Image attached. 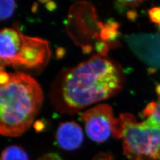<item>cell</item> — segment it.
Wrapping results in <instances>:
<instances>
[{"label": "cell", "instance_id": "1", "mask_svg": "<svg viewBox=\"0 0 160 160\" xmlns=\"http://www.w3.org/2000/svg\"><path fill=\"white\" fill-rule=\"evenodd\" d=\"M123 82L120 65L106 55H96L58 75L51 86L50 99L58 112L74 114L114 96Z\"/></svg>", "mask_w": 160, "mask_h": 160}, {"label": "cell", "instance_id": "2", "mask_svg": "<svg viewBox=\"0 0 160 160\" xmlns=\"http://www.w3.org/2000/svg\"><path fill=\"white\" fill-rule=\"evenodd\" d=\"M43 94L39 84L25 73H8L0 88V133L17 137L26 131L40 110Z\"/></svg>", "mask_w": 160, "mask_h": 160}, {"label": "cell", "instance_id": "3", "mask_svg": "<svg viewBox=\"0 0 160 160\" xmlns=\"http://www.w3.org/2000/svg\"><path fill=\"white\" fill-rule=\"evenodd\" d=\"M51 55L47 40L24 35L16 27L5 28L0 32L1 67L40 69L48 64Z\"/></svg>", "mask_w": 160, "mask_h": 160}, {"label": "cell", "instance_id": "4", "mask_svg": "<svg viewBox=\"0 0 160 160\" xmlns=\"http://www.w3.org/2000/svg\"><path fill=\"white\" fill-rule=\"evenodd\" d=\"M124 153L130 160H160V128L137 122L131 113L119 116Z\"/></svg>", "mask_w": 160, "mask_h": 160}, {"label": "cell", "instance_id": "5", "mask_svg": "<svg viewBox=\"0 0 160 160\" xmlns=\"http://www.w3.org/2000/svg\"><path fill=\"white\" fill-rule=\"evenodd\" d=\"M85 124L86 132L93 141L101 143L114 136L118 119L114 117L112 108L102 104L88 109L81 115Z\"/></svg>", "mask_w": 160, "mask_h": 160}, {"label": "cell", "instance_id": "6", "mask_svg": "<svg viewBox=\"0 0 160 160\" xmlns=\"http://www.w3.org/2000/svg\"><path fill=\"white\" fill-rule=\"evenodd\" d=\"M56 139L58 145L65 150L78 148L83 142V132L80 125L74 121L62 123L58 128Z\"/></svg>", "mask_w": 160, "mask_h": 160}, {"label": "cell", "instance_id": "7", "mask_svg": "<svg viewBox=\"0 0 160 160\" xmlns=\"http://www.w3.org/2000/svg\"><path fill=\"white\" fill-rule=\"evenodd\" d=\"M1 160H29V157L22 147L12 145L2 151Z\"/></svg>", "mask_w": 160, "mask_h": 160}, {"label": "cell", "instance_id": "8", "mask_svg": "<svg viewBox=\"0 0 160 160\" xmlns=\"http://www.w3.org/2000/svg\"><path fill=\"white\" fill-rule=\"evenodd\" d=\"M16 4L14 1L1 0L0 2V19L5 20L12 16L13 14Z\"/></svg>", "mask_w": 160, "mask_h": 160}, {"label": "cell", "instance_id": "9", "mask_svg": "<svg viewBox=\"0 0 160 160\" xmlns=\"http://www.w3.org/2000/svg\"><path fill=\"white\" fill-rule=\"evenodd\" d=\"M145 121L151 125L160 128V96H159L158 100L157 102V108L154 114L149 116Z\"/></svg>", "mask_w": 160, "mask_h": 160}, {"label": "cell", "instance_id": "10", "mask_svg": "<svg viewBox=\"0 0 160 160\" xmlns=\"http://www.w3.org/2000/svg\"><path fill=\"white\" fill-rule=\"evenodd\" d=\"M143 1H118L116 2L118 8L122 10L126 7H136L143 3Z\"/></svg>", "mask_w": 160, "mask_h": 160}, {"label": "cell", "instance_id": "11", "mask_svg": "<svg viewBox=\"0 0 160 160\" xmlns=\"http://www.w3.org/2000/svg\"><path fill=\"white\" fill-rule=\"evenodd\" d=\"M149 17L152 22L160 24V7H154L148 11Z\"/></svg>", "mask_w": 160, "mask_h": 160}, {"label": "cell", "instance_id": "12", "mask_svg": "<svg viewBox=\"0 0 160 160\" xmlns=\"http://www.w3.org/2000/svg\"><path fill=\"white\" fill-rule=\"evenodd\" d=\"M157 108V102H151L148 103L146 108L143 109L142 112V115L144 117H148L151 116L154 113Z\"/></svg>", "mask_w": 160, "mask_h": 160}, {"label": "cell", "instance_id": "13", "mask_svg": "<svg viewBox=\"0 0 160 160\" xmlns=\"http://www.w3.org/2000/svg\"><path fill=\"white\" fill-rule=\"evenodd\" d=\"M39 160H61V158L55 154H49L43 156Z\"/></svg>", "mask_w": 160, "mask_h": 160}, {"label": "cell", "instance_id": "14", "mask_svg": "<svg viewBox=\"0 0 160 160\" xmlns=\"http://www.w3.org/2000/svg\"><path fill=\"white\" fill-rule=\"evenodd\" d=\"M128 17L132 20H134L137 17V13L135 11H130L128 13Z\"/></svg>", "mask_w": 160, "mask_h": 160}, {"label": "cell", "instance_id": "15", "mask_svg": "<svg viewBox=\"0 0 160 160\" xmlns=\"http://www.w3.org/2000/svg\"><path fill=\"white\" fill-rule=\"evenodd\" d=\"M95 160H112L111 157L108 155H100L98 157L96 158Z\"/></svg>", "mask_w": 160, "mask_h": 160}, {"label": "cell", "instance_id": "16", "mask_svg": "<svg viewBox=\"0 0 160 160\" xmlns=\"http://www.w3.org/2000/svg\"><path fill=\"white\" fill-rule=\"evenodd\" d=\"M155 90H156L157 94H158V97H159V96H160V84H158V85L157 86Z\"/></svg>", "mask_w": 160, "mask_h": 160}, {"label": "cell", "instance_id": "17", "mask_svg": "<svg viewBox=\"0 0 160 160\" xmlns=\"http://www.w3.org/2000/svg\"></svg>", "mask_w": 160, "mask_h": 160}]
</instances>
